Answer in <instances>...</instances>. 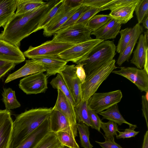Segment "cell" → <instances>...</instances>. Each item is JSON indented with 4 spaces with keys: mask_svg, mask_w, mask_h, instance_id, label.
<instances>
[{
    "mask_svg": "<svg viewBox=\"0 0 148 148\" xmlns=\"http://www.w3.org/2000/svg\"><path fill=\"white\" fill-rule=\"evenodd\" d=\"M59 0H51L32 11L22 14H15L0 34L1 37L19 47L21 41L35 32L42 19Z\"/></svg>",
    "mask_w": 148,
    "mask_h": 148,
    "instance_id": "1",
    "label": "cell"
},
{
    "mask_svg": "<svg viewBox=\"0 0 148 148\" xmlns=\"http://www.w3.org/2000/svg\"><path fill=\"white\" fill-rule=\"evenodd\" d=\"M52 108H39L26 110L17 115L13 123L8 148H16L45 120L49 118Z\"/></svg>",
    "mask_w": 148,
    "mask_h": 148,
    "instance_id": "2",
    "label": "cell"
},
{
    "mask_svg": "<svg viewBox=\"0 0 148 148\" xmlns=\"http://www.w3.org/2000/svg\"><path fill=\"white\" fill-rule=\"evenodd\" d=\"M116 46L114 42L104 41L96 46L88 57L81 62L86 75L111 60L116 54Z\"/></svg>",
    "mask_w": 148,
    "mask_h": 148,
    "instance_id": "3",
    "label": "cell"
},
{
    "mask_svg": "<svg viewBox=\"0 0 148 148\" xmlns=\"http://www.w3.org/2000/svg\"><path fill=\"white\" fill-rule=\"evenodd\" d=\"M115 62L113 59L86 75L84 82L82 84V101H88L112 71L117 68Z\"/></svg>",
    "mask_w": 148,
    "mask_h": 148,
    "instance_id": "4",
    "label": "cell"
},
{
    "mask_svg": "<svg viewBox=\"0 0 148 148\" xmlns=\"http://www.w3.org/2000/svg\"><path fill=\"white\" fill-rule=\"evenodd\" d=\"M91 33L86 26L80 24H75L58 31L54 34L52 40L76 45L91 39Z\"/></svg>",
    "mask_w": 148,
    "mask_h": 148,
    "instance_id": "5",
    "label": "cell"
},
{
    "mask_svg": "<svg viewBox=\"0 0 148 148\" xmlns=\"http://www.w3.org/2000/svg\"><path fill=\"white\" fill-rule=\"evenodd\" d=\"M103 41L92 38L74 45L60 53L58 56L67 62L71 61L78 64L86 60L92 50Z\"/></svg>",
    "mask_w": 148,
    "mask_h": 148,
    "instance_id": "6",
    "label": "cell"
},
{
    "mask_svg": "<svg viewBox=\"0 0 148 148\" xmlns=\"http://www.w3.org/2000/svg\"><path fill=\"white\" fill-rule=\"evenodd\" d=\"M74 45L51 40L36 47L30 46L23 54L25 57L31 59L42 57H58L60 53Z\"/></svg>",
    "mask_w": 148,
    "mask_h": 148,
    "instance_id": "7",
    "label": "cell"
},
{
    "mask_svg": "<svg viewBox=\"0 0 148 148\" xmlns=\"http://www.w3.org/2000/svg\"><path fill=\"white\" fill-rule=\"evenodd\" d=\"M122 97L120 90L107 92H95L88 101V108L98 114L118 104L121 101Z\"/></svg>",
    "mask_w": 148,
    "mask_h": 148,
    "instance_id": "8",
    "label": "cell"
},
{
    "mask_svg": "<svg viewBox=\"0 0 148 148\" xmlns=\"http://www.w3.org/2000/svg\"><path fill=\"white\" fill-rule=\"evenodd\" d=\"M74 100L75 106L82 100V83L76 73L75 65H66L60 73Z\"/></svg>",
    "mask_w": 148,
    "mask_h": 148,
    "instance_id": "9",
    "label": "cell"
},
{
    "mask_svg": "<svg viewBox=\"0 0 148 148\" xmlns=\"http://www.w3.org/2000/svg\"><path fill=\"white\" fill-rule=\"evenodd\" d=\"M47 77L43 72H39L21 79L19 88L27 95L45 92L48 88Z\"/></svg>",
    "mask_w": 148,
    "mask_h": 148,
    "instance_id": "10",
    "label": "cell"
},
{
    "mask_svg": "<svg viewBox=\"0 0 148 148\" xmlns=\"http://www.w3.org/2000/svg\"><path fill=\"white\" fill-rule=\"evenodd\" d=\"M112 73L127 78L134 83L141 92L148 91V73L144 69L134 67H122Z\"/></svg>",
    "mask_w": 148,
    "mask_h": 148,
    "instance_id": "11",
    "label": "cell"
},
{
    "mask_svg": "<svg viewBox=\"0 0 148 148\" xmlns=\"http://www.w3.org/2000/svg\"><path fill=\"white\" fill-rule=\"evenodd\" d=\"M57 90V99L52 109L58 111L66 118L75 138L77 136V123L74 107L63 93L60 89Z\"/></svg>",
    "mask_w": 148,
    "mask_h": 148,
    "instance_id": "12",
    "label": "cell"
},
{
    "mask_svg": "<svg viewBox=\"0 0 148 148\" xmlns=\"http://www.w3.org/2000/svg\"><path fill=\"white\" fill-rule=\"evenodd\" d=\"M25 59L19 47L0 36V60L16 64L23 62Z\"/></svg>",
    "mask_w": 148,
    "mask_h": 148,
    "instance_id": "13",
    "label": "cell"
},
{
    "mask_svg": "<svg viewBox=\"0 0 148 148\" xmlns=\"http://www.w3.org/2000/svg\"><path fill=\"white\" fill-rule=\"evenodd\" d=\"M13 123L10 111L0 110V148H8Z\"/></svg>",
    "mask_w": 148,
    "mask_h": 148,
    "instance_id": "14",
    "label": "cell"
},
{
    "mask_svg": "<svg viewBox=\"0 0 148 148\" xmlns=\"http://www.w3.org/2000/svg\"><path fill=\"white\" fill-rule=\"evenodd\" d=\"M81 6L66 12L63 4L58 14L43 29V35L45 36L49 37L54 34Z\"/></svg>",
    "mask_w": 148,
    "mask_h": 148,
    "instance_id": "15",
    "label": "cell"
},
{
    "mask_svg": "<svg viewBox=\"0 0 148 148\" xmlns=\"http://www.w3.org/2000/svg\"><path fill=\"white\" fill-rule=\"evenodd\" d=\"M50 132L49 117L31 133L16 148H35Z\"/></svg>",
    "mask_w": 148,
    "mask_h": 148,
    "instance_id": "16",
    "label": "cell"
},
{
    "mask_svg": "<svg viewBox=\"0 0 148 148\" xmlns=\"http://www.w3.org/2000/svg\"><path fill=\"white\" fill-rule=\"evenodd\" d=\"M45 71H46L45 69L36 60L34 59L27 60L23 66L10 74L6 78L5 82L7 83L20 77Z\"/></svg>",
    "mask_w": 148,
    "mask_h": 148,
    "instance_id": "17",
    "label": "cell"
},
{
    "mask_svg": "<svg viewBox=\"0 0 148 148\" xmlns=\"http://www.w3.org/2000/svg\"><path fill=\"white\" fill-rule=\"evenodd\" d=\"M32 59L36 60L43 66L47 77L60 73L67 62L59 56L42 57Z\"/></svg>",
    "mask_w": 148,
    "mask_h": 148,
    "instance_id": "18",
    "label": "cell"
},
{
    "mask_svg": "<svg viewBox=\"0 0 148 148\" xmlns=\"http://www.w3.org/2000/svg\"><path fill=\"white\" fill-rule=\"evenodd\" d=\"M121 24L114 18L109 21L98 30L92 32L91 35L96 37V39L104 41L115 38L119 33Z\"/></svg>",
    "mask_w": 148,
    "mask_h": 148,
    "instance_id": "19",
    "label": "cell"
},
{
    "mask_svg": "<svg viewBox=\"0 0 148 148\" xmlns=\"http://www.w3.org/2000/svg\"><path fill=\"white\" fill-rule=\"evenodd\" d=\"M49 122L50 132L56 133L64 131L74 137L67 119L58 111L52 109L49 117Z\"/></svg>",
    "mask_w": 148,
    "mask_h": 148,
    "instance_id": "20",
    "label": "cell"
},
{
    "mask_svg": "<svg viewBox=\"0 0 148 148\" xmlns=\"http://www.w3.org/2000/svg\"><path fill=\"white\" fill-rule=\"evenodd\" d=\"M19 0H0V27H3L15 14Z\"/></svg>",
    "mask_w": 148,
    "mask_h": 148,
    "instance_id": "21",
    "label": "cell"
},
{
    "mask_svg": "<svg viewBox=\"0 0 148 148\" xmlns=\"http://www.w3.org/2000/svg\"><path fill=\"white\" fill-rule=\"evenodd\" d=\"M134 34L129 43L123 51L120 53L116 63L121 66L126 61H128L137 41L140 35L143 32V28L140 24L137 23L134 27Z\"/></svg>",
    "mask_w": 148,
    "mask_h": 148,
    "instance_id": "22",
    "label": "cell"
},
{
    "mask_svg": "<svg viewBox=\"0 0 148 148\" xmlns=\"http://www.w3.org/2000/svg\"><path fill=\"white\" fill-rule=\"evenodd\" d=\"M139 1L111 11L109 15L121 24H125L133 17L135 8Z\"/></svg>",
    "mask_w": 148,
    "mask_h": 148,
    "instance_id": "23",
    "label": "cell"
},
{
    "mask_svg": "<svg viewBox=\"0 0 148 148\" xmlns=\"http://www.w3.org/2000/svg\"><path fill=\"white\" fill-rule=\"evenodd\" d=\"M138 38L136 47L133 52V56L130 62L131 63L134 64L137 68L143 69L148 48L145 47L143 35L141 34Z\"/></svg>",
    "mask_w": 148,
    "mask_h": 148,
    "instance_id": "24",
    "label": "cell"
},
{
    "mask_svg": "<svg viewBox=\"0 0 148 148\" xmlns=\"http://www.w3.org/2000/svg\"><path fill=\"white\" fill-rule=\"evenodd\" d=\"M98 114L103 116L102 119L112 121L119 125H121L123 123L127 124L129 126L133 125L126 121L123 118L119 111L117 104Z\"/></svg>",
    "mask_w": 148,
    "mask_h": 148,
    "instance_id": "25",
    "label": "cell"
},
{
    "mask_svg": "<svg viewBox=\"0 0 148 148\" xmlns=\"http://www.w3.org/2000/svg\"><path fill=\"white\" fill-rule=\"evenodd\" d=\"M88 101H82L74 107L78 123H83L88 126L92 127L87 105Z\"/></svg>",
    "mask_w": 148,
    "mask_h": 148,
    "instance_id": "26",
    "label": "cell"
},
{
    "mask_svg": "<svg viewBox=\"0 0 148 148\" xmlns=\"http://www.w3.org/2000/svg\"><path fill=\"white\" fill-rule=\"evenodd\" d=\"M46 3L41 0H19L15 14L19 15L29 12Z\"/></svg>",
    "mask_w": 148,
    "mask_h": 148,
    "instance_id": "27",
    "label": "cell"
},
{
    "mask_svg": "<svg viewBox=\"0 0 148 148\" xmlns=\"http://www.w3.org/2000/svg\"><path fill=\"white\" fill-rule=\"evenodd\" d=\"M2 100L6 109L10 110L20 107L21 104L17 100L14 91L11 88H4L2 94Z\"/></svg>",
    "mask_w": 148,
    "mask_h": 148,
    "instance_id": "28",
    "label": "cell"
},
{
    "mask_svg": "<svg viewBox=\"0 0 148 148\" xmlns=\"http://www.w3.org/2000/svg\"><path fill=\"white\" fill-rule=\"evenodd\" d=\"M50 84L54 88L60 89L74 107L75 105L74 100L62 77L59 73L51 80Z\"/></svg>",
    "mask_w": 148,
    "mask_h": 148,
    "instance_id": "29",
    "label": "cell"
},
{
    "mask_svg": "<svg viewBox=\"0 0 148 148\" xmlns=\"http://www.w3.org/2000/svg\"><path fill=\"white\" fill-rule=\"evenodd\" d=\"M121 38L116 47V51L121 53L130 42L134 34V28L127 27L120 30Z\"/></svg>",
    "mask_w": 148,
    "mask_h": 148,
    "instance_id": "30",
    "label": "cell"
},
{
    "mask_svg": "<svg viewBox=\"0 0 148 148\" xmlns=\"http://www.w3.org/2000/svg\"><path fill=\"white\" fill-rule=\"evenodd\" d=\"M63 145L56 134L50 132L35 148H61Z\"/></svg>",
    "mask_w": 148,
    "mask_h": 148,
    "instance_id": "31",
    "label": "cell"
},
{
    "mask_svg": "<svg viewBox=\"0 0 148 148\" xmlns=\"http://www.w3.org/2000/svg\"><path fill=\"white\" fill-rule=\"evenodd\" d=\"M112 18L109 14L96 15L90 20L86 26L91 32L100 28Z\"/></svg>",
    "mask_w": 148,
    "mask_h": 148,
    "instance_id": "32",
    "label": "cell"
},
{
    "mask_svg": "<svg viewBox=\"0 0 148 148\" xmlns=\"http://www.w3.org/2000/svg\"><path fill=\"white\" fill-rule=\"evenodd\" d=\"M63 1L64 0H59L52 8L40 21L35 32L40 29H43L52 20L62 8Z\"/></svg>",
    "mask_w": 148,
    "mask_h": 148,
    "instance_id": "33",
    "label": "cell"
},
{
    "mask_svg": "<svg viewBox=\"0 0 148 148\" xmlns=\"http://www.w3.org/2000/svg\"><path fill=\"white\" fill-rule=\"evenodd\" d=\"M100 128L105 133V140L114 141V137L117 135V132L118 130V126L116 123L110 120L106 123L101 121Z\"/></svg>",
    "mask_w": 148,
    "mask_h": 148,
    "instance_id": "34",
    "label": "cell"
},
{
    "mask_svg": "<svg viewBox=\"0 0 148 148\" xmlns=\"http://www.w3.org/2000/svg\"><path fill=\"white\" fill-rule=\"evenodd\" d=\"M80 138L81 146L84 148H92L90 142V132L88 126L83 123H77V125Z\"/></svg>",
    "mask_w": 148,
    "mask_h": 148,
    "instance_id": "35",
    "label": "cell"
},
{
    "mask_svg": "<svg viewBox=\"0 0 148 148\" xmlns=\"http://www.w3.org/2000/svg\"><path fill=\"white\" fill-rule=\"evenodd\" d=\"M56 134L58 140L63 145L70 148H80L75 138L68 133L61 131Z\"/></svg>",
    "mask_w": 148,
    "mask_h": 148,
    "instance_id": "36",
    "label": "cell"
},
{
    "mask_svg": "<svg viewBox=\"0 0 148 148\" xmlns=\"http://www.w3.org/2000/svg\"><path fill=\"white\" fill-rule=\"evenodd\" d=\"M134 11L138 23L140 24L145 17L148 15V0H139Z\"/></svg>",
    "mask_w": 148,
    "mask_h": 148,
    "instance_id": "37",
    "label": "cell"
},
{
    "mask_svg": "<svg viewBox=\"0 0 148 148\" xmlns=\"http://www.w3.org/2000/svg\"><path fill=\"white\" fill-rule=\"evenodd\" d=\"M101 11V8L88 7L83 12L75 24H80L86 26L90 20Z\"/></svg>",
    "mask_w": 148,
    "mask_h": 148,
    "instance_id": "38",
    "label": "cell"
},
{
    "mask_svg": "<svg viewBox=\"0 0 148 148\" xmlns=\"http://www.w3.org/2000/svg\"><path fill=\"white\" fill-rule=\"evenodd\" d=\"M138 0H112L106 6L101 8V11L114 9L135 3Z\"/></svg>",
    "mask_w": 148,
    "mask_h": 148,
    "instance_id": "39",
    "label": "cell"
},
{
    "mask_svg": "<svg viewBox=\"0 0 148 148\" xmlns=\"http://www.w3.org/2000/svg\"><path fill=\"white\" fill-rule=\"evenodd\" d=\"M88 7L82 5L80 6L60 27L59 30L63 29L74 24L78 20L83 12Z\"/></svg>",
    "mask_w": 148,
    "mask_h": 148,
    "instance_id": "40",
    "label": "cell"
},
{
    "mask_svg": "<svg viewBox=\"0 0 148 148\" xmlns=\"http://www.w3.org/2000/svg\"><path fill=\"white\" fill-rule=\"evenodd\" d=\"M111 0H83L82 6L101 8L110 3Z\"/></svg>",
    "mask_w": 148,
    "mask_h": 148,
    "instance_id": "41",
    "label": "cell"
},
{
    "mask_svg": "<svg viewBox=\"0 0 148 148\" xmlns=\"http://www.w3.org/2000/svg\"><path fill=\"white\" fill-rule=\"evenodd\" d=\"M136 127V125H133L129 126V128L125 130L124 132H120L118 130L117 132L119 134L116 136V139H124L134 137L139 133V131H135L134 130Z\"/></svg>",
    "mask_w": 148,
    "mask_h": 148,
    "instance_id": "42",
    "label": "cell"
},
{
    "mask_svg": "<svg viewBox=\"0 0 148 148\" xmlns=\"http://www.w3.org/2000/svg\"><path fill=\"white\" fill-rule=\"evenodd\" d=\"M88 109L92 125L91 127L101 132L100 125L101 120L97 113L88 108Z\"/></svg>",
    "mask_w": 148,
    "mask_h": 148,
    "instance_id": "43",
    "label": "cell"
},
{
    "mask_svg": "<svg viewBox=\"0 0 148 148\" xmlns=\"http://www.w3.org/2000/svg\"><path fill=\"white\" fill-rule=\"evenodd\" d=\"M83 0H64L63 6L65 10L68 11L71 10L82 6Z\"/></svg>",
    "mask_w": 148,
    "mask_h": 148,
    "instance_id": "44",
    "label": "cell"
},
{
    "mask_svg": "<svg viewBox=\"0 0 148 148\" xmlns=\"http://www.w3.org/2000/svg\"><path fill=\"white\" fill-rule=\"evenodd\" d=\"M84 65V64L80 63L75 66L76 74L82 84L84 82L86 76L83 67Z\"/></svg>",
    "mask_w": 148,
    "mask_h": 148,
    "instance_id": "45",
    "label": "cell"
},
{
    "mask_svg": "<svg viewBox=\"0 0 148 148\" xmlns=\"http://www.w3.org/2000/svg\"><path fill=\"white\" fill-rule=\"evenodd\" d=\"M142 103L143 114L145 118L147 126L148 128V100H147L145 95L142 96Z\"/></svg>",
    "mask_w": 148,
    "mask_h": 148,
    "instance_id": "46",
    "label": "cell"
},
{
    "mask_svg": "<svg viewBox=\"0 0 148 148\" xmlns=\"http://www.w3.org/2000/svg\"><path fill=\"white\" fill-rule=\"evenodd\" d=\"M95 142L99 144L102 148H123L120 145L114 141L105 140L103 142L96 141Z\"/></svg>",
    "mask_w": 148,
    "mask_h": 148,
    "instance_id": "47",
    "label": "cell"
},
{
    "mask_svg": "<svg viewBox=\"0 0 148 148\" xmlns=\"http://www.w3.org/2000/svg\"><path fill=\"white\" fill-rule=\"evenodd\" d=\"M16 65L14 63H10L0 68V80L8 72L13 69Z\"/></svg>",
    "mask_w": 148,
    "mask_h": 148,
    "instance_id": "48",
    "label": "cell"
},
{
    "mask_svg": "<svg viewBox=\"0 0 148 148\" xmlns=\"http://www.w3.org/2000/svg\"><path fill=\"white\" fill-rule=\"evenodd\" d=\"M142 148H148V131L146 132L144 138Z\"/></svg>",
    "mask_w": 148,
    "mask_h": 148,
    "instance_id": "49",
    "label": "cell"
},
{
    "mask_svg": "<svg viewBox=\"0 0 148 148\" xmlns=\"http://www.w3.org/2000/svg\"><path fill=\"white\" fill-rule=\"evenodd\" d=\"M144 39L145 46L146 48H148V30L147 29L144 32Z\"/></svg>",
    "mask_w": 148,
    "mask_h": 148,
    "instance_id": "50",
    "label": "cell"
},
{
    "mask_svg": "<svg viewBox=\"0 0 148 148\" xmlns=\"http://www.w3.org/2000/svg\"><path fill=\"white\" fill-rule=\"evenodd\" d=\"M148 51H147L146 53L144 64L143 66L144 69L148 73Z\"/></svg>",
    "mask_w": 148,
    "mask_h": 148,
    "instance_id": "51",
    "label": "cell"
},
{
    "mask_svg": "<svg viewBox=\"0 0 148 148\" xmlns=\"http://www.w3.org/2000/svg\"><path fill=\"white\" fill-rule=\"evenodd\" d=\"M142 23H143V25L144 27L147 29H148V15L147 16L144 18Z\"/></svg>",
    "mask_w": 148,
    "mask_h": 148,
    "instance_id": "52",
    "label": "cell"
},
{
    "mask_svg": "<svg viewBox=\"0 0 148 148\" xmlns=\"http://www.w3.org/2000/svg\"><path fill=\"white\" fill-rule=\"evenodd\" d=\"M10 63L0 60V68Z\"/></svg>",
    "mask_w": 148,
    "mask_h": 148,
    "instance_id": "53",
    "label": "cell"
},
{
    "mask_svg": "<svg viewBox=\"0 0 148 148\" xmlns=\"http://www.w3.org/2000/svg\"><path fill=\"white\" fill-rule=\"evenodd\" d=\"M146 99L148 100V91L146 92V94L145 95Z\"/></svg>",
    "mask_w": 148,
    "mask_h": 148,
    "instance_id": "54",
    "label": "cell"
},
{
    "mask_svg": "<svg viewBox=\"0 0 148 148\" xmlns=\"http://www.w3.org/2000/svg\"><path fill=\"white\" fill-rule=\"evenodd\" d=\"M61 148H70L65 145H63Z\"/></svg>",
    "mask_w": 148,
    "mask_h": 148,
    "instance_id": "55",
    "label": "cell"
}]
</instances>
